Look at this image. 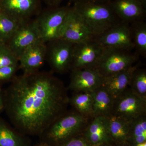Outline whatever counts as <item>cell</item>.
Here are the masks:
<instances>
[{
	"instance_id": "17",
	"label": "cell",
	"mask_w": 146,
	"mask_h": 146,
	"mask_svg": "<svg viewBox=\"0 0 146 146\" xmlns=\"http://www.w3.org/2000/svg\"><path fill=\"white\" fill-rule=\"evenodd\" d=\"M139 63L109 76L104 77L102 86L115 98L129 88L134 71L140 67Z\"/></svg>"
},
{
	"instance_id": "6",
	"label": "cell",
	"mask_w": 146,
	"mask_h": 146,
	"mask_svg": "<svg viewBox=\"0 0 146 146\" xmlns=\"http://www.w3.org/2000/svg\"><path fill=\"white\" fill-rule=\"evenodd\" d=\"M74 44L61 38L46 43V60L52 72L63 74L71 70Z\"/></svg>"
},
{
	"instance_id": "25",
	"label": "cell",
	"mask_w": 146,
	"mask_h": 146,
	"mask_svg": "<svg viewBox=\"0 0 146 146\" xmlns=\"http://www.w3.org/2000/svg\"><path fill=\"white\" fill-rule=\"evenodd\" d=\"M129 88L133 94L146 101V70L138 67L133 72Z\"/></svg>"
},
{
	"instance_id": "26",
	"label": "cell",
	"mask_w": 146,
	"mask_h": 146,
	"mask_svg": "<svg viewBox=\"0 0 146 146\" xmlns=\"http://www.w3.org/2000/svg\"><path fill=\"white\" fill-rule=\"evenodd\" d=\"M18 63V58L7 46L0 44V68Z\"/></svg>"
},
{
	"instance_id": "21",
	"label": "cell",
	"mask_w": 146,
	"mask_h": 146,
	"mask_svg": "<svg viewBox=\"0 0 146 146\" xmlns=\"http://www.w3.org/2000/svg\"><path fill=\"white\" fill-rule=\"evenodd\" d=\"M131 39L135 52L140 56L146 57V22L135 21L129 24Z\"/></svg>"
},
{
	"instance_id": "3",
	"label": "cell",
	"mask_w": 146,
	"mask_h": 146,
	"mask_svg": "<svg viewBox=\"0 0 146 146\" xmlns=\"http://www.w3.org/2000/svg\"><path fill=\"white\" fill-rule=\"evenodd\" d=\"M110 2L103 4L79 3L74 4L72 7L89 31L95 36L103 33L121 21Z\"/></svg>"
},
{
	"instance_id": "15",
	"label": "cell",
	"mask_w": 146,
	"mask_h": 146,
	"mask_svg": "<svg viewBox=\"0 0 146 146\" xmlns=\"http://www.w3.org/2000/svg\"><path fill=\"white\" fill-rule=\"evenodd\" d=\"M110 3L121 22L130 24L135 21H145L146 6L140 0H112Z\"/></svg>"
},
{
	"instance_id": "13",
	"label": "cell",
	"mask_w": 146,
	"mask_h": 146,
	"mask_svg": "<svg viewBox=\"0 0 146 146\" xmlns=\"http://www.w3.org/2000/svg\"><path fill=\"white\" fill-rule=\"evenodd\" d=\"M104 77L95 69L71 71L68 89L78 92L91 93L102 86Z\"/></svg>"
},
{
	"instance_id": "33",
	"label": "cell",
	"mask_w": 146,
	"mask_h": 146,
	"mask_svg": "<svg viewBox=\"0 0 146 146\" xmlns=\"http://www.w3.org/2000/svg\"><path fill=\"white\" fill-rule=\"evenodd\" d=\"M114 146H131V145L127 141H126V142H124V143L114 145Z\"/></svg>"
},
{
	"instance_id": "19",
	"label": "cell",
	"mask_w": 146,
	"mask_h": 146,
	"mask_svg": "<svg viewBox=\"0 0 146 146\" xmlns=\"http://www.w3.org/2000/svg\"><path fill=\"white\" fill-rule=\"evenodd\" d=\"M0 146H31L28 136L0 120Z\"/></svg>"
},
{
	"instance_id": "2",
	"label": "cell",
	"mask_w": 146,
	"mask_h": 146,
	"mask_svg": "<svg viewBox=\"0 0 146 146\" xmlns=\"http://www.w3.org/2000/svg\"><path fill=\"white\" fill-rule=\"evenodd\" d=\"M91 119L76 110H67L42 133L39 137L40 141L52 146H56L82 134Z\"/></svg>"
},
{
	"instance_id": "11",
	"label": "cell",
	"mask_w": 146,
	"mask_h": 146,
	"mask_svg": "<svg viewBox=\"0 0 146 146\" xmlns=\"http://www.w3.org/2000/svg\"><path fill=\"white\" fill-rule=\"evenodd\" d=\"M42 2L41 0H0V12L24 23L40 13Z\"/></svg>"
},
{
	"instance_id": "20",
	"label": "cell",
	"mask_w": 146,
	"mask_h": 146,
	"mask_svg": "<svg viewBox=\"0 0 146 146\" xmlns=\"http://www.w3.org/2000/svg\"><path fill=\"white\" fill-rule=\"evenodd\" d=\"M129 122L117 116L111 115L108 117V132L113 145L127 141L129 130Z\"/></svg>"
},
{
	"instance_id": "22",
	"label": "cell",
	"mask_w": 146,
	"mask_h": 146,
	"mask_svg": "<svg viewBox=\"0 0 146 146\" xmlns=\"http://www.w3.org/2000/svg\"><path fill=\"white\" fill-rule=\"evenodd\" d=\"M69 104L81 115L92 119L93 99L91 93L74 92L72 96L70 98Z\"/></svg>"
},
{
	"instance_id": "12",
	"label": "cell",
	"mask_w": 146,
	"mask_h": 146,
	"mask_svg": "<svg viewBox=\"0 0 146 146\" xmlns=\"http://www.w3.org/2000/svg\"><path fill=\"white\" fill-rule=\"evenodd\" d=\"M94 37L74 9L70 7L59 38L76 44Z\"/></svg>"
},
{
	"instance_id": "24",
	"label": "cell",
	"mask_w": 146,
	"mask_h": 146,
	"mask_svg": "<svg viewBox=\"0 0 146 146\" xmlns=\"http://www.w3.org/2000/svg\"><path fill=\"white\" fill-rule=\"evenodd\" d=\"M23 23L0 12V44H6Z\"/></svg>"
},
{
	"instance_id": "16",
	"label": "cell",
	"mask_w": 146,
	"mask_h": 146,
	"mask_svg": "<svg viewBox=\"0 0 146 146\" xmlns=\"http://www.w3.org/2000/svg\"><path fill=\"white\" fill-rule=\"evenodd\" d=\"M82 134L93 146H99L106 143L113 144L108 132V117L98 116L92 118Z\"/></svg>"
},
{
	"instance_id": "31",
	"label": "cell",
	"mask_w": 146,
	"mask_h": 146,
	"mask_svg": "<svg viewBox=\"0 0 146 146\" xmlns=\"http://www.w3.org/2000/svg\"><path fill=\"white\" fill-rule=\"evenodd\" d=\"M4 108H5L4 101L0 96V111L2 110Z\"/></svg>"
},
{
	"instance_id": "27",
	"label": "cell",
	"mask_w": 146,
	"mask_h": 146,
	"mask_svg": "<svg viewBox=\"0 0 146 146\" xmlns=\"http://www.w3.org/2000/svg\"><path fill=\"white\" fill-rule=\"evenodd\" d=\"M19 69V63L0 68V80L12 81Z\"/></svg>"
},
{
	"instance_id": "7",
	"label": "cell",
	"mask_w": 146,
	"mask_h": 146,
	"mask_svg": "<svg viewBox=\"0 0 146 146\" xmlns=\"http://www.w3.org/2000/svg\"><path fill=\"white\" fill-rule=\"evenodd\" d=\"M104 50L94 38L75 44L70 71L95 69Z\"/></svg>"
},
{
	"instance_id": "30",
	"label": "cell",
	"mask_w": 146,
	"mask_h": 146,
	"mask_svg": "<svg viewBox=\"0 0 146 146\" xmlns=\"http://www.w3.org/2000/svg\"><path fill=\"white\" fill-rule=\"evenodd\" d=\"M63 0H41L48 6V7H56L60 6Z\"/></svg>"
},
{
	"instance_id": "10",
	"label": "cell",
	"mask_w": 146,
	"mask_h": 146,
	"mask_svg": "<svg viewBox=\"0 0 146 146\" xmlns=\"http://www.w3.org/2000/svg\"><path fill=\"white\" fill-rule=\"evenodd\" d=\"M94 39L104 48L134 49L129 24L121 21Z\"/></svg>"
},
{
	"instance_id": "34",
	"label": "cell",
	"mask_w": 146,
	"mask_h": 146,
	"mask_svg": "<svg viewBox=\"0 0 146 146\" xmlns=\"http://www.w3.org/2000/svg\"><path fill=\"white\" fill-rule=\"evenodd\" d=\"M99 146H114V145L111 143H106L103 144V145H101Z\"/></svg>"
},
{
	"instance_id": "18",
	"label": "cell",
	"mask_w": 146,
	"mask_h": 146,
	"mask_svg": "<svg viewBox=\"0 0 146 146\" xmlns=\"http://www.w3.org/2000/svg\"><path fill=\"white\" fill-rule=\"evenodd\" d=\"M91 93L93 99L92 118L111 115L115 102V97L102 86Z\"/></svg>"
},
{
	"instance_id": "29",
	"label": "cell",
	"mask_w": 146,
	"mask_h": 146,
	"mask_svg": "<svg viewBox=\"0 0 146 146\" xmlns=\"http://www.w3.org/2000/svg\"><path fill=\"white\" fill-rule=\"evenodd\" d=\"M112 0H71L73 4L79 3H94L103 4L110 2Z\"/></svg>"
},
{
	"instance_id": "28",
	"label": "cell",
	"mask_w": 146,
	"mask_h": 146,
	"mask_svg": "<svg viewBox=\"0 0 146 146\" xmlns=\"http://www.w3.org/2000/svg\"><path fill=\"white\" fill-rule=\"evenodd\" d=\"M56 146H93L89 143L82 134L68 139Z\"/></svg>"
},
{
	"instance_id": "5",
	"label": "cell",
	"mask_w": 146,
	"mask_h": 146,
	"mask_svg": "<svg viewBox=\"0 0 146 146\" xmlns=\"http://www.w3.org/2000/svg\"><path fill=\"white\" fill-rule=\"evenodd\" d=\"M69 6L48 7L35 17L42 42L46 43L60 37Z\"/></svg>"
},
{
	"instance_id": "1",
	"label": "cell",
	"mask_w": 146,
	"mask_h": 146,
	"mask_svg": "<svg viewBox=\"0 0 146 146\" xmlns=\"http://www.w3.org/2000/svg\"><path fill=\"white\" fill-rule=\"evenodd\" d=\"M69 100L62 80L52 73L39 71L16 76L4 101L13 127L25 136L40 137L67 112Z\"/></svg>"
},
{
	"instance_id": "35",
	"label": "cell",
	"mask_w": 146,
	"mask_h": 146,
	"mask_svg": "<svg viewBox=\"0 0 146 146\" xmlns=\"http://www.w3.org/2000/svg\"><path fill=\"white\" fill-rule=\"evenodd\" d=\"M136 146H146V142L141 143L138 144V145H136Z\"/></svg>"
},
{
	"instance_id": "4",
	"label": "cell",
	"mask_w": 146,
	"mask_h": 146,
	"mask_svg": "<svg viewBox=\"0 0 146 146\" xmlns=\"http://www.w3.org/2000/svg\"><path fill=\"white\" fill-rule=\"evenodd\" d=\"M132 50L104 48L95 69L104 77L109 76L134 65L139 56Z\"/></svg>"
},
{
	"instance_id": "14",
	"label": "cell",
	"mask_w": 146,
	"mask_h": 146,
	"mask_svg": "<svg viewBox=\"0 0 146 146\" xmlns=\"http://www.w3.org/2000/svg\"><path fill=\"white\" fill-rule=\"evenodd\" d=\"M46 44L40 40L24 51L18 58L19 69L23 74L39 71L46 60Z\"/></svg>"
},
{
	"instance_id": "32",
	"label": "cell",
	"mask_w": 146,
	"mask_h": 146,
	"mask_svg": "<svg viewBox=\"0 0 146 146\" xmlns=\"http://www.w3.org/2000/svg\"><path fill=\"white\" fill-rule=\"evenodd\" d=\"M34 146H52L50 145H49V144L46 143H44V142H42V141H40L39 143L36 144Z\"/></svg>"
},
{
	"instance_id": "9",
	"label": "cell",
	"mask_w": 146,
	"mask_h": 146,
	"mask_svg": "<svg viewBox=\"0 0 146 146\" xmlns=\"http://www.w3.org/2000/svg\"><path fill=\"white\" fill-rule=\"evenodd\" d=\"M41 40L35 18L23 23L6 45L18 58L27 48Z\"/></svg>"
},
{
	"instance_id": "23",
	"label": "cell",
	"mask_w": 146,
	"mask_h": 146,
	"mask_svg": "<svg viewBox=\"0 0 146 146\" xmlns=\"http://www.w3.org/2000/svg\"><path fill=\"white\" fill-rule=\"evenodd\" d=\"M127 142L131 146L146 142V115L130 121Z\"/></svg>"
},
{
	"instance_id": "8",
	"label": "cell",
	"mask_w": 146,
	"mask_h": 146,
	"mask_svg": "<svg viewBox=\"0 0 146 146\" xmlns=\"http://www.w3.org/2000/svg\"><path fill=\"white\" fill-rule=\"evenodd\" d=\"M146 115V101L133 94L129 88L115 98L111 115L131 121Z\"/></svg>"
}]
</instances>
